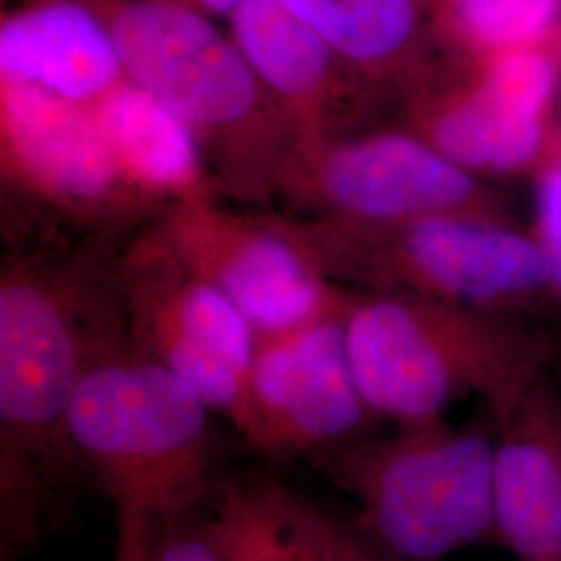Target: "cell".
Here are the masks:
<instances>
[{"label":"cell","instance_id":"cell-14","mask_svg":"<svg viewBox=\"0 0 561 561\" xmlns=\"http://www.w3.org/2000/svg\"><path fill=\"white\" fill-rule=\"evenodd\" d=\"M123 78L113 32L94 0H36L0 23V81L94 104Z\"/></svg>","mask_w":561,"mask_h":561},{"label":"cell","instance_id":"cell-20","mask_svg":"<svg viewBox=\"0 0 561 561\" xmlns=\"http://www.w3.org/2000/svg\"><path fill=\"white\" fill-rule=\"evenodd\" d=\"M213 502L121 533L113 561H222Z\"/></svg>","mask_w":561,"mask_h":561},{"label":"cell","instance_id":"cell-6","mask_svg":"<svg viewBox=\"0 0 561 561\" xmlns=\"http://www.w3.org/2000/svg\"><path fill=\"white\" fill-rule=\"evenodd\" d=\"M352 296V294H350ZM347 300L283 333L256 335L236 431L271 458L312 461L373 433L347 350Z\"/></svg>","mask_w":561,"mask_h":561},{"label":"cell","instance_id":"cell-10","mask_svg":"<svg viewBox=\"0 0 561 561\" xmlns=\"http://www.w3.org/2000/svg\"><path fill=\"white\" fill-rule=\"evenodd\" d=\"M335 222L387 225L439 215L512 222L502 196L414 129H381L304 148Z\"/></svg>","mask_w":561,"mask_h":561},{"label":"cell","instance_id":"cell-11","mask_svg":"<svg viewBox=\"0 0 561 561\" xmlns=\"http://www.w3.org/2000/svg\"><path fill=\"white\" fill-rule=\"evenodd\" d=\"M2 161L9 175L78 217L125 208L140 192L127 181L94 104L2 81Z\"/></svg>","mask_w":561,"mask_h":561},{"label":"cell","instance_id":"cell-9","mask_svg":"<svg viewBox=\"0 0 561 561\" xmlns=\"http://www.w3.org/2000/svg\"><path fill=\"white\" fill-rule=\"evenodd\" d=\"M180 208L169 225V248L219 285L256 335L289 331L347 300L350 294L331 285L312 238L222 217L204 198L183 201Z\"/></svg>","mask_w":561,"mask_h":561},{"label":"cell","instance_id":"cell-15","mask_svg":"<svg viewBox=\"0 0 561 561\" xmlns=\"http://www.w3.org/2000/svg\"><path fill=\"white\" fill-rule=\"evenodd\" d=\"M405 102L410 129L482 180L535 173L558 136L551 119L503 99L474 71L435 80Z\"/></svg>","mask_w":561,"mask_h":561},{"label":"cell","instance_id":"cell-16","mask_svg":"<svg viewBox=\"0 0 561 561\" xmlns=\"http://www.w3.org/2000/svg\"><path fill=\"white\" fill-rule=\"evenodd\" d=\"M373 92L408 101L437 80L422 48L416 0H283Z\"/></svg>","mask_w":561,"mask_h":561},{"label":"cell","instance_id":"cell-23","mask_svg":"<svg viewBox=\"0 0 561 561\" xmlns=\"http://www.w3.org/2000/svg\"><path fill=\"white\" fill-rule=\"evenodd\" d=\"M551 261V294H553V306L558 308L561 319V254L549 256Z\"/></svg>","mask_w":561,"mask_h":561},{"label":"cell","instance_id":"cell-2","mask_svg":"<svg viewBox=\"0 0 561 561\" xmlns=\"http://www.w3.org/2000/svg\"><path fill=\"white\" fill-rule=\"evenodd\" d=\"M345 335L364 401L393 426L447 419L468 398L497 421L553 360L528 317L401 291L352 294Z\"/></svg>","mask_w":561,"mask_h":561},{"label":"cell","instance_id":"cell-19","mask_svg":"<svg viewBox=\"0 0 561 561\" xmlns=\"http://www.w3.org/2000/svg\"><path fill=\"white\" fill-rule=\"evenodd\" d=\"M561 0H443V32L474 65L545 46L560 27ZM472 65V67H474Z\"/></svg>","mask_w":561,"mask_h":561},{"label":"cell","instance_id":"cell-1","mask_svg":"<svg viewBox=\"0 0 561 561\" xmlns=\"http://www.w3.org/2000/svg\"><path fill=\"white\" fill-rule=\"evenodd\" d=\"M121 283L11 266L0 283V558L34 549L90 482L69 439L85 373L129 347Z\"/></svg>","mask_w":561,"mask_h":561},{"label":"cell","instance_id":"cell-4","mask_svg":"<svg viewBox=\"0 0 561 561\" xmlns=\"http://www.w3.org/2000/svg\"><path fill=\"white\" fill-rule=\"evenodd\" d=\"M354 505V526L391 561H443L497 545L495 426L396 424L312 461Z\"/></svg>","mask_w":561,"mask_h":561},{"label":"cell","instance_id":"cell-3","mask_svg":"<svg viewBox=\"0 0 561 561\" xmlns=\"http://www.w3.org/2000/svg\"><path fill=\"white\" fill-rule=\"evenodd\" d=\"M213 414L187 382L134 345L85 373L69 439L113 505L117 535L215 500L222 481Z\"/></svg>","mask_w":561,"mask_h":561},{"label":"cell","instance_id":"cell-13","mask_svg":"<svg viewBox=\"0 0 561 561\" xmlns=\"http://www.w3.org/2000/svg\"><path fill=\"white\" fill-rule=\"evenodd\" d=\"M229 34L300 131L304 148L324 141L329 123L362 88L373 92L283 0L243 2L229 15Z\"/></svg>","mask_w":561,"mask_h":561},{"label":"cell","instance_id":"cell-24","mask_svg":"<svg viewBox=\"0 0 561 561\" xmlns=\"http://www.w3.org/2000/svg\"><path fill=\"white\" fill-rule=\"evenodd\" d=\"M560 368H561V350H560Z\"/></svg>","mask_w":561,"mask_h":561},{"label":"cell","instance_id":"cell-8","mask_svg":"<svg viewBox=\"0 0 561 561\" xmlns=\"http://www.w3.org/2000/svg\"><path fill=\"white\" fill-rule=\"evenodd\" d=\"M171 261L136 262L121 280L131 345L187 382L215 414L240 416L256 331L219 285Z\"/></svg>","mask_w":561,"mask_h":561},{"label":"cell","instance_id":"cell-5","mask_svg":"<svg viewBox=\"0 0 561 561\" xmlns=\"http://www.w3.org/2000/svg\"><path fill=\"white\" fill-rule=\"evenodd\" d=\"M314 243L331 277L530 317L553 306L551 261L514 222L439 215L387 225L335 222Z\"/></svg>","mask_w":561,"mask_h":561},{"label":"cell","instance_id":"cell-12","mask_svg":"<svg viewBox=\"0 0 561 561\" xmlns=\"http://www.w3.org/2000/svg\"><path fill=\"white\" fill-rule=\"evenodd\" d=\"M493 426L497 545L514 561H561V385L545 377Z\"/></svg>","mask_w":561,"mask_h":561},{"label":"cell","instance_id":"cell-21","mask_svg":"<svg viewBox=\"0 0 561 561\" xmlns=\"http://www.w3.org/2000/svg\"><path fill=\"white\" fill-rule=\"evenodd\" d=\"M331 561H391L368 542L352 520H341L329 512Z\"/></svg>","mask_w":561,"mask_h":561},{"label":"cell","instance_id":"cell-7","mask_svg":"<svg viewBox=\"0 0 561 561\" xmlns=\"http://www.w3.org/2000/svg\"><path fill=\"white\" fill-rule=\"evenodd\" d=\"M119 50L125 76L180 117L196 136L229 138L261 123L268 102L231 34L208 15L169 0H94Z\"/></svg>","mask_w":561,"mask_h":561},{"label":"cell","instance_id":"cell-18","mask_svg":"<svg viewBox=\"0 0 561 561\" xmlns=\"http://www.w3.org/2000/svg\"><path fill=\"white\" fill-rule=\"evenodd\" d=\"M213 522L222 561H331L329 512L277 479L222 481Z\"/></svg>","mask_w":561,"mask_h":561},{"label":"cell","instance_id":"cell-22","mask_svg":"<svg viewBox=\"0 0 561 561\" xmlns=\"http://www.w3.org/2000/svg\"><path fill=\"white\" fill-rule=\"evenodd\" d=\"M169 2H178L183 7L196 9L208 18H222V15H231L233 11H238L243 2L248 0H169Z\"/></svg>","mask_w":561,"mask_h":561},{"label":"cell","instance_id":"cell-17","mask_svg":"<svg viewBox=\"0 0 561 561\" xmlns=\"http://www.w3.org/2000/svg\"><path fill=\"white\" fill-rule=\"evenodd\" d=\"M94 108L125 178L140 194L202 198L201 141L169 104L125 76Z\"/></svg>","mask_w":561,"mask_h":561}]
</instances>
